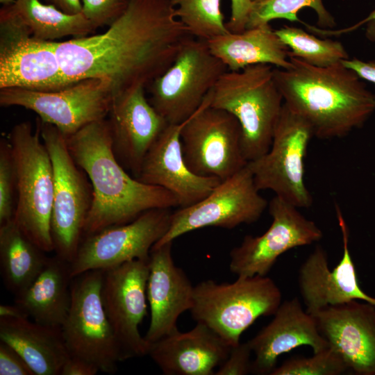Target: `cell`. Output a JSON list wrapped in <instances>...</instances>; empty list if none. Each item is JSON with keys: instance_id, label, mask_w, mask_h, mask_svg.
<instances>
[{"instance_id": "cell-1", "label": "cell", "mask_w": 375, "mask_h": 375, "mask_svg": "<svg viewBox=\"0 0 375 375\" xmlns=\"http://www.w3.org/2000/svg\"><path fill=\"white\" fill-rule=\"evenodd\" d=\"M190 35L171 0H130L105 32L54 44L70 82L106 79L115 98L134 88L148 86L169 67Z\"/></svg>"}, {"instance_id": "cell-2", "label": "cell", "mask_w": 375, "mask_h": 375, "mask_svg": "<svg viewBox=\"0 0 375 375\" xmlns=\"http://www.w3.org/2000/svg\"><path fill=\"white\" fill-rule=\"evenodd\" d=\"M67 143L92 187V203L83 238L130 222L151 209L178 206L176 197L168 190L144 183L128 174L112 150L107 118L84 126L67 137Z\"/></svg>"}, {"instance_id": "cell-3", "label": "cell", "mask_w": 375, "mask_h": 375, "mask_svg": "<svg viewBox=\"0 0 375 375\" xmlns=\"http://www.w3.org/2000/svg\"><path fill=\"white\" fill-rule=\"evenodd\" d=\"M288 69H274L284 104L311 126L319 139L342 138L375 111V94L342 62L327 67L290 57Z\"/></svg>"}, {"instance_id": "cell-4", "label": "cell", "mask_w": 375, "mask_h": 375, "mask_svg": "<svg viewBox=\"0 0 375 375\" xmlns=\"http://www.w3.org/2000/svg\"><path fill=\"white\" fill-rule=\"evenodd\" d=\"M273 70L268 64L228 70L212 90L210 106L227 111L238 121L248 162L269 150L283 109L284 101Z\"/></svg>"}, {"instance_id": "cell-5", "label": "cell", "mask_w": 375, "mask_h": 375, "mask_svg": "<svg viewBox=\"0 0 375 375\" xmlns=\"http://www.w3.org/2000/svg\"><path fill=\"white\" fill-rule=\"evenodd\" d=\"M16 175L13 219L23 233L46 253L54 251L51 233L54 177L49 151L38 122L15 125L8 135Z\"/></svg>"}, {"instance_id": "cell-6", "label": "cell", "mask_w": 375, "mask_h": 375, "mask_svg": "<svg viewBox=\"0 0 375 375\" xmlns=\"http://www.w3.org/2000/svg\"><path fill=\"white\" fill-rule=\"evenodd\" d=\"M281 303V292L269 277L238 276L233 283L207 280L195 285L190 311L197 323L232 347L258 318L273 315Z\"/></svg>"}, {"instance_id": "cell-7", "label": "cell", "mask_w": 375, "mask_h": 375, "mask_svg": "<svg viewBox=\"0 0 375 375\" xmlns=\"http://www.w3.org/2000/svg\"><path fill=\"white\" fill-rule=\"evenodd\" d=\"M37 121L53 170L51 233L54 252L71 263L83 238L92 203V187L86 174L72 156L65 135L53 125L38 118Z\"/></svg>"}, {"instance_id": "cell-8", "label": "cell", "mask_w": 375, "mask_h": 375, "mask_svg": "<svg viewBox=\"0 0 375 375\" xmlns=\"http://www.w3.org/2000/svg\"><path fill=\"white\" fill-rule=\"evenodd\" d=\"M227 71L206 40L190 35L169 67L148 85L149 101L169 124H181L199 109Z\"/></svg>"}, {"instance_id": "cell-9", "label": "cell", "mask_w": 375, "mask_h": 375, "mask_svg": "<svg viewBox=\"0 0 375 375\" xmlns=\"http://www.w3.org/2000/svg\"><path fill=\"white\" fill-rule=\"evenodd\" d=\"M103 276V270L96 269L73 277L71 305L60 329L71 356L113 374L124 360L102 301Z\"/></svg>"}, {"instance_id": "cell-10", "label": "cell", "mask_w": 375, "mask_h": 375, "mask_svg": "<svg viewBox=\"0 0 375 375\" xmlns=\"http://www.w3.org/2000/svg\"><path fill=\"white\" fill-rule=\"evenodd\" d=\"M314 136L311 126L284 103L267 152L247 165L257 188L269 190L298 208L313 199L305 183V159Z\"/></svg>"}, {"instance_id": "cell-11", "label": "cell", "mask_w": 375, "mask_h": 375, "mask_svg": "<svg viewBox=\"0 0 375 375\" xmlns=\"http://www.w3.org/2000/svg\"><path fill=\"white\" fill-rule=\"evenodd\" d=\"M212 90L184 122L181 142L184 160L192 172L223 181L248 162L242 152L238 121L227 111L210 106Z\"/></svg>"}, {"instance_id": "cell-12", "label": "cell", "mask_w": 375, "mask_h": 375, "mask_svg": "<svg viewBox=\"0 0 375 375\" xmlns=\"http://www.w3.org/2000/svg\"><path fill=\"white\" fill-rule=\"evenodd\" d=\"M55 41L35 38L10 6L0 10V89L53 91L71 85Z\"/></svg>"}, {"instance_id": "cell-13", "label": "cell", "mask_w": 375, "mask_h": 375, "mask_svg": "<svg viewBox=\"0 0 375 375\" xmlns=\"http://www.w3.org/2000/svg\"><path fill=\"white\" fill-rule=\"evenodd\" d=\"M113 100L106 79L88 78L60 90L40 91L17 88L0 89V105L19 106L56 126L66 138L84 126L108 117Z\"/></svg>"}, {"instance_id": "cell-14", "label": "cell", "mask_w": 375, "mask_h": 375, "mask_svg": "<svg viewBox=\"0 0 375 375\" xmlns=\"http://www.w3.org/2000/svg\"><path fill=\"white\" fill-rule=\"evenodd\" d=\"M259 192L251 172L244 167L221 181L204 199L172 212L167 231L153 247L208 226L231 229L256 222L268 206Z\"/></svg>"}, {"instance_id": "cell-15", "label": "cell", "mask_w": 375, "mask_h": 375, "mask_svg": "<svg viewBox=\"0 0 375 375\" xmlns=\"http://www.w3.org/2000/svg\"><path fill=\"white\" fill-rule=\"evenodd\" d=\"M170 209H151L130 222L84 237L70 263L72 276L90 270H105L133 260L149 259L152 247L169 227Z\"/></svg>"}, {"instance_id": "cell-16", "label": "cell", "mask_w": 375, "mask_h": 375, "mask_svg": "<svg viewBox=\"0 0 375 375\" xmlns=\"http://www.w3.org/2000/svg\"><path fill=\"white\" fill-rule=\"evenodd\" d=\"M268 208L272 219L268 229L258 236L246 235L230 252L229 269L238 276H267L283 253L323 238L313 221L282 198L275 195Z\"/></svg>"}, {"instance_id": "cell-17", "label": "cell", "mask_w": 375, "mask_h": 375, "mask_svg": "<svg viewBox=\"0 0 375 375\" xmlns=\"http://www.w3.org/2000/svg\"><path fill=\"white\" fill-rule=\"evenodd\" d=\"M149 258L103 270L101 297L123 360L147 355L149 343L139 327L147 314Z\"/></svg>"}, {"instance_id": "cell-18", "label": "cell", "mask_w": 375, "mask_h": 375, "mask_svg": "<svg viewBox=\"0 0 375 375\" xmlns=\"http://www.w3.org/2000/svg\"><path fill=\"white\" fill-rule=\"evenodd\" d=\"M340 228L343 253L340 262L331 270L325 249L317 245L300 266L298 285L301 298L310 314L330 306L359 300L375 306V298L360 287L356 267L349 247V231L342 211L335 204Z\"/></svg>"}, {"instance_id": "cell-19", "label": "cell", "mask_w": 375, "mask_h": 375, "mask_svg": "<svg viewBox=\"0 0 375 375\" xmlns=\"http://www.w3.org/2000/svg\"><path fill=\"white\" fill-rule=\"evenodd\" d=\"M312 315V314H311ZM318 329L357 375H375V306L351 300L312 314Z\"/></svg>"}, {"instance_id": "cell-20", "label": "cell", "mask_w": 375, "mask_h": 375, "mask_svg": "<svg viewBox=\"0 0 375 375\" xmlns=\"http://www.w3.org/2000/svg\"><path fill=\"white\" fill-rule=\"evenodd\" d=\"M144 88H134L113 98L107 119L114 153L135 178L147 152L169 124L147 99Z\"/></svg>"}, {"instance_id": "cell-21", "label": "cell", "mask_w": 375, "mask_h": 375, "mask_svg": "<svg viewBox=\"0 0 375 375\" xmlns=\"http://www.w3.org/2000/svg\"><path fill=\"white\" fill-rule=\"evenodd\" d=\"M184 122L167 124L147 152L136 178L172 193L180 208L204 199L221 182L217 178L199 176L188 168L181 142Z\"/></svg>"}, {"instance_id": "cell-22", "label": "cell", "mask_w": 375, "mask_h": 375, "mask_svg": "<svg viewBox=\"0 0 375 375\" xmlns=\"http://www.w3.org/2000/svg\"><path fill=\"white\" fill-rule=\"evenodd\" d=\"M172 244L153 247L150 252L147 297L151 318L144 335L149 344L178 330L179 316L192 306L194 285L174 263Z\"/></svg>"}, {"instance_id": "cell-23", "label": "cell", "mask_w": 375, "mask_h": 375, "mask_svg": "<svg viewBox=\"0 0 375 375\" xmlns=\"http://www.w3.org/2000/svg\"><path fill=\"white\" fill-rule=\"evenodd\" d=\"M273 316L272 321L248 341L255 356L251 374L271 375L278 357L298 347L308 346L313 353L328 347L315 317L303 310L298 298L282 302Z\"/></svg>"}, {"instance_id": "cell-24", "label": "cell", "mask_w": 375, "mask_h": 375, "mask_svg": "<svg viewBox=\"0 0 375 375\" xmlns=\"http://www.w3.org/2000/svg\"><path fill=\"white\" fill-rule=\"evenodd\" d=\"M231 347L203 324L149 344L147 355L166 375H213Z\"/></svg>"}, {"instance_id": "cell-25", "label": "cell", "mask_w": 375, "mask_h": 375, "mask_svg": "<svg viewBox=\"0 0 375 375\" xmlns=\"http://www.w3.org/2000/svg\"><path fill=\"white\" fill-rule=\"evenodd\" d=\"M0 341L15 349L35 375H60L70 356L60 327L45 326L28 318L0 317Z\"/></svg>"}, {"instance_id": "cell-26", "label": "cell", "mask_w": 375, "mask_h": 375, "mask_svg": "<svg viewBox=\"0 0 375 375\" xmlns=\"http://www.w3.org/2000/svg\"><path fill=\"white\" fill-rule=\"evenodd\" d=\"M211 53L228 71L238 72L253 65H274L281 69L291 66L288 48L269 24L228 32L206 40Z\"/></svg>"}, {"instance_id": "cell-27", "label": "cell", "mask_w": 375, "mask_h": 375, "mask_svg": "<svg viewBox=\"0 0 375 375\" xmlns=\"http://www.w3.org/2000/svg\"><path fill=\"white\" fill-rule=\"evenodd\" d=\"M72 278L69 262L56 255L49 258L31 284L15 296V303L34 322L61 327L71 305Z\"/></svg>"}, {"instance_id": "cell-28", "label": "cell", "mask_w": 375, "mask_h": 375, "mask_svg": "<svg viewBox=\"0 0 375 375\" xmlns=\"http://www.w3.org/2000/svg\"><path fill=\"white\" fill-rule=\"evenodd\" d=\"M12 219L0 225V268L7 290L15 296L24 292L44 267L49 257Z\"/></svg>"}, {"instance_id": "cell-29", "label": "cell", "mask_w": 375, "mask_h": 375, "mask_svg": "<svg viewBox=\"0 0 375 375\" xmlns=\"http://www.w3.org/2000/svg\"><path fill=\"white\" fill-rule=\"evenodd\" d=\"M10 7L39 39L55 41L65 36L80 38L97 28L83 12L66 14L40 0H16Z\"/></svg>"}, {"instance_id": "cell-30", "label": "cell", "mask_w": 375, "mask_h": 375, "mask_svg": "<svg viewBox=\"0 0 375 375\" xmlns=\"http://www.w3.org/2000/svg\"><path fill=\"white\" fill-rule=\"evenodd\" d=\"M290 49L288 56L296 57L319 67L337 65L349 58L343 44L336 40H322L297 27L285 26L275 30Z\"/></svg>"}, {"instance_id": "cell-31", "label": "cell", "mask_w": 375, "mask_h": 375, "mask_svg": "<svg viewBox=\"0 0 375 375\" xmlns=\"http://www.w3.org/2000/svg\"><path fill=\"white\" fill-rule=\"evenodd\" d=\"M175 15L191 36L208 40L228 33L222 0H171Z\"/></svg>"}, {"instance_id": "cell-32", "label": "cell", "mask_w": 375, "mask_h": 375, "mask_svg": "<svg viewBox=\"0 0 375 375\" xmlns=\"http://www.w3.org/2000/svg\"><path fill=\"white\" fill-rule=\"evenodd\" d=\"M306 7L316 12L319 26L323 28L335 26L334 17L325 8L322 0H257L253 1L246 29L268 24L276 19L300 22L297 14Z\"/></svg>"}, {"instance_id": "cell-33", "label": "cell", "mask_w": 375, "mask_h": 375, "mask_svg": "<svg viewBox=\"0 0 375 375\" xmlns=\"http://www.w3.org/2000/svg\"><path fill=\"white\" fill-rule=\"evenodd\" d=\"M313 353L311 357L285 360L271 375H340L348 371L342 358L331 347Z\"/></svg>"}, {"instance_id": "cell-34", "label": "cell", "mask_w": 375, "mask_h": 375, "mask_svg": "<svg viewBox=\"0 0 375 375\" xmlns=\"http://www.w3.org/2000/svg\"><path fill=\"white\" fill-rule=\"evenodd\" d=\"M17 199L16 175L8 140L0 141V225L13 219Z\"/></svg>"}, {"instance_id": "cell-35", "label": "cell", "mask_w": 375, "mask_h": 375, "mask_svg": "<svg viewBox=\"0 0 375 375\" xmlns=\"http://www.w3.org/2000/svg\"><path fill=\"white\" fill-rule=\"evenodd\" d=\"M83 13L98 28L110 26L126 10L130 0H81Z\"/></svg>"}, {"instance_id": "cell-36", "label": "cell", "mask_w": 375, "mask_h": 375, "mask_svg": "<svg viewBox=\"0 0 375 375\" xmlns=\"http://www.w3.org/2000/svg\"><path fill=\"white\" fill-rule=\"evenodd\" d=\"M251 348L249 342L238 343L232 347L224 362L217 368L215 375H245L251 374Z\"/></svg>"}, {"instance_id": "cell-37", "label": "cell", "mask_w": 375, "mask_h": 375, "mask_svg": "<svg viewBox=\"0 0 375 375\" xmlns=\"http://www.w3.org/2000/svg\"><path fill=\"white\" fill-rule=\"evenodd\" d=\"M0 375H35V374L15 349L1 341Z\"/></svg>"}, {"instance_id": "cell-38", "label": "cell", "mask_w": 375, "mask_h": 375, "mask_svg": "<svg viewBox=\"0 0 375 375\" xmlns=\"http://www.w3.org/2000/svg\"><path fill=\"white\" fill-rule=\"evenodd\" d=\"M231 16L226 26L231 33H242L246 30L249 16L251 12L252 0H231Z\"/></svg>"}, {"instance_id": "cell-39", "label": "cell", "mask_w": 375, "mask_h": 375, "mask_svg": "<svg viewBox=\"0 0 375 375\" xmlns=\"http://www.w3.org/2000/svg\"><path fill=\"white\" fill-rule=\"evenodd\" d=\"M99 369L80 358L69 356L62 367L60 375H95Z\"/></svg>"}, {"instance_id": "cell-40", "label": "cell", "mask_w": 375, "mask_h": 375, "mask_svg": "<svg viewBox=\"0 0 375 375\" xmlns=\"http://www.w3.org/2000/svg\"><path fill=\"white\" fill-rule=\"evenodd\" d=\"M347 67L354 71L361 79H365L375 84V61L365 62L357 58L342 60Z\"/></svg>"}, {"instance_id": "cell-41", "label": "cell", "mask_w": 375, "mask_h": 375, "mask_svg": "<svg viewBox=\"0 0 375 375\" xmlns=\"http://www.w3.org/2000/svg\"><path fill=\"white\" fill-rule=\"evenodd\" d=\"M60 11L68 15H77L83 12L81 0H44Z\"/></svg>"}, {"instance_id": "cell-42", "label": "cell", "mask_w": 375, "mask_h": 375, "mask_svg": "<svg viewBox=\"0 0 375 375\" xmlns=\"http://www.w3.org/2000/svg\"><path fill=\"white\" fill-rule=\"evenodd\" d=\"M0 317L24 319L28 318L29 316L19 305L15 303L13 305L1 304Z\"/></svg>"}, {"instance_id": "cell-43", "label": "cell", "mask_w": 375, "mask_h": 375, "mask_svg": "<svg viewBox=\"0 0 375 375\" xmlns=\"http://www.w3.org/2000/svg\"><path fill=\"white\" fill-rule=\"evenodd\" d=\"M365 36L371 42H375V10L367 18Z\"/></svg>"}, {"instance_id": "cell-44", "label": "cell", "mask_w": 375, "mask_h": 375, "mask_svg": "<svg viewBox=\"0 0 375 375\" xmlns=\"http://www.w3.org/2000/svg\"><path fill=\"white\" fill-rule=\"evenodd\" d=\"M16 0H0V3L3 4V6H9L13 5Z\"/></svg>"}, {"instance_id": "cell-45", "label": "cell", "mask_w": 375, "mask_h": 375, "mask_svg": "<svg viewBox=\"0 0 375 375\" xmlns=\"http://www.w3.org/2000/svg\"><path fill=\"white\" fill-rule=\"evenodd\" d=\"M257 1V0H252V1Z\"/></svg>"}]
</instances>
